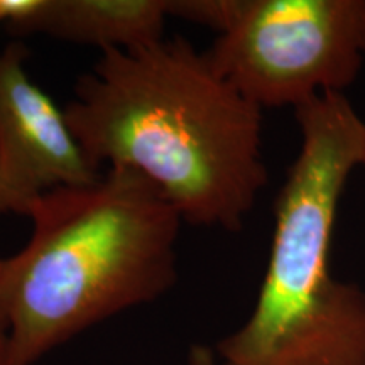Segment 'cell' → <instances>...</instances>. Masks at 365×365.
I'll return each instance as SVG.
<instances>
[{
	"mask_svg": "<svg viewBox=\"0 0 365 365\" xmlns=\"http://www.w3.org/2000/svg\"><path fill=\"white\" fill-rule=\"evenodd\" d=\"M65 113L98 168L140 173L190 225L240 230L267 185L262 108L182 38L105 49Z\"/></svg>",
	"mask_w": 365,
	"mask_h": 365,
	"instance_id": "cell-1",
	"label": "cell"
},
{
	"mask_svg": "<svg viewBox=\"0 0 365 365\" xmlns=\"http://www.w3.org/2000/svg\"><path fill=\"white\" fill-rule=\"evenodd\" d=\"M31 239L0 266L7 365H34L59 345L161 298L178 279L182 218L140 173L108 168L86 186L41 196Z\"/></svg>",
	"mask_w": 365,
	"mask_h": 365,
	"instance_id": "cell-2",
	"label": "cell"
},
{
	"mask_svg": "<svg viewBox=\"0 0 365 365\" xmlns=\"http://www.w3.org/2000/svg\"><path fill=\"white\" fill-rule=\"evenodd\" d=\"M301 148L276 202L267 269L247 322L217 345L230 365H365V291L336 279L330 244L365 122L345 93L294 108Z\"/></svg>",
	"mask_w": 365,
	"mask_h": 365,
	"instance_id": "cell-3",
	"label": "cell"
},
{
	"mask_svg": "<svg viewBox=\"0 0 365 365\" xmlns=\"http://www.w3.org/2000/svg\"><path fill=\"white\" fill-rule=\"evenodd\" d=\"M205 53L262 110L344 93L364 66L365 0H240Z\"/></svg>",
	"mask_w": 365,
	"mask_h": 365,
	"instance_id": "cell-4",
	"label": "cell"
},
{
	"mask_svg": "<svg viewBox=\"0 0 365 365\" xmlns=\"http://www.w3.org/2000/svg\"><path fill=\"white\" fill-rule=\"evenodd\" d=\"M27 58L21 41L0 53V213L22 217L49 191L91 185L103 175L65 110L29 78Z\"/></svg>",
	"mask_w": 365,
	"mask_h": 365,
	"instance_id": "cell-5",
	"label": "cell"
},
{
	"mask_svg": "<svg viewBox=\"0 0 365 365\" xmlns=\"http://www.w3.org/2000/svg\"><path fill=\"white\" fill-rule=\"evenodd\" d=\"M168 17V0H0V24L11 36L46 34L102 51L164 39Z\"/></svg>",
	"mask_w": 365,
	"mask_h": 365,
	"instance_id": "cell-6",
	"label": "cell"
},
{
	"mask_svg": "<svg viewBox=\"0 0 365 365\" xmlns=\"http://www.w3.org/2000/svg\"><path fill=\"white\" fill-rule=\"evenodd\" d=\"M240 0H168V16L225 33L239 11Z\"/></svg>",
	"mask_w": 365,
	"mask_h": 365,
	"instance_id": "cell-7",
	"label": "cell"
},
{
	"mask_svg": "<svg viewBox=\"0 0 365 365\" xmlns=\"http://www.w3.org/2000/svg\"><path fill=\"white\" fill-rule=\"evenodd\" d=\"M188 365H230L227 362H218L212 349L205 345H193L190 349Z\"/></svg>",
	"mask_w": 365,
	"mask_h": 365,
	"instance_id": "cell-8",
	"label": "cell"
},
{
	"mask_svg": "<svg viewBox=\"0 0 365 365\" xmlns=\"http://www.w3.org/2000/svg\"><path fill=\"white\" fill-rule=\"evenodd\" d=\"M7 345H9V328L4 314L0 313V365H7Z\"/></svg>",
	"mask_w": 365,
	"mask_h": 365,
	"instance_id": "cell-9",
	"label": "cell"
},
{
	"mask_svg": "<svg viewBox=\"0 0 365 365\" xmlns=\"http://www.w3.org/2000/svg\"><path fill=\"white\" fill-rule=\"evenodd\" d=\"M360 166L365 168V148H364V154H362V163H360Z\"/></svg>",
	"mask_w": 365,
	"mask_h": 365,
	"instance_id": "cell-10",
	"label": "cell"
},
{
	"mask_svg": "<svg viewBox=\"0 0 365 365\" xmlns=\"http://www.w3.org/2000/svg\"><path fill=\"white\" fill-rule=\"evenodd\" d=\"M0 266H2V259H0Z\"/></svg>",
	"mask_w": 365,
	"mask_h": 365,
	"instance_id": "cell-11",
	"label": "cell"
}]
</instances>
